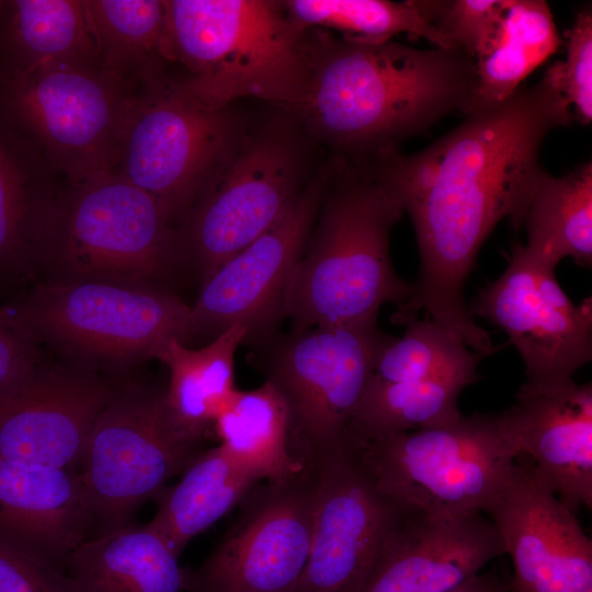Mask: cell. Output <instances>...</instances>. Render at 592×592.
Returning a JSON list of instances; mask_svg holds the SVG:
<instances>
[{
    "instance_id": "obj_1",
    "label": "cell",
    "mask_w": 592,
    "mask_h": 592,
    "mask_svg": "<svg viewBox=\"0 0 592 592\" xmlns=\"http://www.w3.org/2000/svg\"><path fill=\"white\" fill-rule=\"evenodd\" d=\"M572 118L570 105L543 76L501 103L469 111L462 124L417 153L377 157L385 182L413 224L420 254L412 296L394 318L423 309L485 357L499 350L475 322L464 286L494 226L503 218L514 229L523 226L544 173L542 144Z\"/></svg>"
},
{
    "instance_id": "obj_2",
    "label": "cell",
    "mask_w": 592,
    "mask_h": 592,
    "mask_svg": "<svg viewBox=\"0 0 592 592\" xmlns=\"http://www.w3.org/2000/svg\"><path fill=\"white\" fill-rule=\"evenodd\" d=\"M310 30L308 83L288 112L312 143L329 146L335 157L397 151L446 114L471 109L475 61L460 49L358 43Z\"/></svg>"
},
{
    "instance_id": "obj_3",
    "label": "cell",
    "mask_w": 592,
    "mask_h": 592,
    "mask_svg": "<svg viewBox=\"0 0 592 592\" xmlns=\"http://www.w3.org/2000/svg\"><path fill=\"white\" fill-rule=\"evenodd\" d=\"M333 172L303 254L285 289L283 315L292 330L377 321L382 305L397 311L413 282L395 271L389 250L403 214L385 182L377 157L334 156Z\"/></svg>"
},
{
    "instance_id": "obj_4",
    "label": "cell",
    "mask_w": 592,
    "mask_h": 592,
    "mask_svg": "<svg viewBox=\"0 0 592 592\" xmlns=\"http://www.w3.org/2000/svg\"><path fill=\"white\" fill-rule=\"evenodd\" d=\"M168 83L213 110L254 98L291 111L310 72L311 30L282 1L164 0Z\"/></svg>"
},
{
    "instance_id": "obj_5",
    "label": "cell",
    "mask_w": 592,
    "mask_h": 592,
    "mask_svg": "<svg viewBox=\"0 0 592 592\" xmlns=\"http://www.w3.org/2000/svg\"><path fill=\"white\" fill-rule=\"evenodd\" d=\"M181 264L167 210L110 171L60 184L41 224L31 270L48 269L49 281L157 286Z\"/></svg>"
},
{
    "instance_id": "obj_6",
    "label": "cell",
    "mask_w": 592,
    "mask_h": 592,
    "mask_svg": "<svg viewBox=\"0 0 592 592\" xmlns=\"http://www.w3.org/2000/svg\"><path fill=\"white\" fill-rule=\"evenodd\" d=\"M312 146L285 110L247 129L177 227L182 264L201 284L286 212L314 175Z\"/></svg>"
},
{
    "instance_id": "obj_7",
    "label": "cell",
    "mask_w": 592,
    "mask_h": 592,
    "mask_svg": "<svg viewBox=\"0 0 592 592\" xmlns=\"http://www.w3.org/2000/svg\"><path fill=\"white\" fill-rule=\"evenodd\" d=\"M0 309L27 340L54 345L90 372L157 358L172 339L190 342L191 306L158 286L48 281Z\"/></svg>"
},
{
    "instance_id": "obj_8",
    "label": "cell",
    "mask_w": 592,
    "mask_h": 592,
    "mask_svg": "<svg viewBox=\"0 0 592 592\" xmlns=\"http://www.w3.org/2000/svg\"><path fill=\"white\" fill-rule=\"evenodd\" d=\"M348 449L382 493L436 516L482 513L521 456L505 411L463 415Z\"/></svg>"
},
{
    "instance_id": "obj_9",
    "label": "cell",
    "mask_w": 592,
    "mask_h": 592,
    "mask_svg": "<svg viewBox=\"0 0 592 592\" xmlns=\"http://www.w3.org/2000/svg\"><path fill=\"white\" fill-rule=\"evenodd\" d=\"M388 338L375 321L272 333L258 343L264 382L287 409L291 454L304 468L315 471L345 448L346 429Z\"/></svg>"
},
{
    "instance_id": "obj_10",
    "label": "cell",
    "mask_w": 592,
    "mask_h": 592,
    "mask_svg": "<svg viewBox=\"0 0 592 592\" xmlns=\"http://www.w3.org/2000/svg\"><path fill=\"white\" fill-rule=\"evenodd\" d=\"M138 89L99 69L0 71V119L32 140L67 182L113 171Z\"/></svg>"
},
{
    "instance_id": "obj_11",
    "label": "cell",
    "mask_w": 592,
    "mask_h": 592,
    "mask_svg": "<svg viewBox=\"0 0 592 592\" xmlns=\"http://www.w3.org/2000/svg\"><path fill=\"white\" fill-rule=\"evenodd\" d=\"M247 129L231 106L208 109L167 81L144 86L129 105L113 171L153 196L178 227Z\"/></svg>"
},
{
    "instance_id": "obj_12",
    "label": "cell",
    "mask_w": 592,
    "mask_h": 592,
    "mask_svg": "<svg viewBox=\"0 0 592 592\" xmlns=\"http://www.w3.org/2000/svg\"><path fill=\"white\" fill-rule=\"evenodd\" d=\"M163 394L117 388L94 421L80 477L96 535L132 524L138 509L202 452L169 420Z\"/></svg>"
},
{
    "instance_id": "obj_13",
    "label": "cell",
    "mask_w": 592,
    "mask_h": 592,
    "mask_svg": "<svg viewBox=\"0 0 592 592\" xmlns=\"http://www.w3.org/2000/svg\"><path fill=\"white\" fill-rule=\"evenodd\" d=\"M316 471L260 482L209 556L184 570V592H294L311 535Z\"/></svg>"
},
{
    "instance_id": "obj_14",
    "label": "cell",
    "mask_w": 592,
    "mask_h": 592,
    "mask_svg": "<svg viewBox=\"0 0 592 592\" xmlns=\"http://www.w3.org/2000/svg\"><path fill=\"white\" fill-rule=\"evenodd\" d=\"M334 159L321 167L281 218L220 265L201 284L190 310V342L216 338L227 328H248L246 341L259 343L284 317L288 280L300 259L330 182Z\"/></svg>"
},
{
    "instance_id": "obj_15",
    "label": "cell",
    "mask_w": 592,
    "mask_h": 592,
    "mask_svg": "<svg viewBox=\"0 0 592 592\" xmlns=\"http://www.w3.org/2000/svg\"><path fill=\"white\" fill-rule=\"evenodd\" d=\"M501 328L520 353L526 380L572 378L592 360V298L576 305L558 284L555 270L524 244L512 246L504 272L468 304Z\"/></svg>"
},
{
    "instance_id": "obj_16",
    "label": "cell",
    "mask_w": 592,
    "mask_h": 592,
    "mask_svg": "<svg viewBox=\"0 0 592 592\" xmlns=\"http://www.w3.org/2000/svg\"><path fill=\"white\" fill-rule=\"evenodd\" d=\"M316 473L309 551L294 592H358L409 508L382 493L348 448Z\"/></svg>"
},
{
    "instance_id": "obj_17",
    "label": "cell",
    "mask_w": 592,
    "mask_h": 592,
    "mask_svg": "<svg viewBox=\"0 0 592 592\" xmlns=\"http://www.w3.org/2000/svg\"><path fill=\"white\" fill-rule=\"evenodd\" d=\"M483 513L511 557V592L592 590V543L532 462L515 460Z\"/></svg>"
},
{
    "instance_id": "obj_18",
    "label": "cell",
    "mask_w": 592,
    "mask_h": 592,
    "mask_svg": "<svg viewBox=\"0 0 592 592\" xmlns=\"http://www.w3.org/2000/svg\"><path fill=\"white\" fill-rule=\"evenodd\" d=\"M116 389L94 372L38 362L0 391V459L73 469L82 463L94 421Z\"/></svg>"
},
{
    "instance_id": "obj_19",
    "label": "cell",
    "mask_w": 592,
    "mask_h": 592,
    "mask_svg": "<svg viewBox=\"0 0 592 592\" xmlns=\"http://www.w3.org/2000/svg\"><path fill=\"white\" fill-rule=\"evenodd\" d=\"M503 554L481 512L436 516L408 509L358 592H448Z\"/></svg>"
},
{
    "instance_id": "obj_20",
    "label": "cell",
    "mask_w": 592,
    "mask_h": 592,
    "mask_svg": "<svg viewBox=\"0 0 592 592\" xmlns=\"http://www.w3.org/2000/svg\"><path fill=\"white\" fill-rule=\"evenodd\" d=\"M521 455L574 514L592 506V385L526 380L505 411Z\"/></svg>"
},
{
    "instance_id": "obj_21",
    "label": "cell",
    "mask_w": 592,
    "mask_h": 592,
    "mask_svg": "<svg viewBox=\"0 0 592 592\" xmlns=\"http://www.w3.org/2000/svg\"><path fill=\"white\" fill-rule=\"evenodd\" d=\"M93 519L75 469H44L0 459V542L64 571Z\"/></svg>"
},
{
    "instance_id": "obj_22",
    "label": "cell",
    "mask_w": 592,
    "mask_h": 592,
    "mask_svg": "<svg viewBox=\"0 0 592 592\" xmlns=\"http://www.w3.org/2000/svg\"><path fill=\"white\" fill-rule=\"evenodd\" d=\"M100 69L84 0H3L0 71Z\"/></svg>"
},
{
    "instance_id": "obj_23",
    "label": "cell",
    "mask_w": 592,
    "mask_h": 592,
    "mask_svg": "<svg viewBox=\"0 0 592 592\" xmlns=\"http://www.w3.org/2000/svg\"><path fill=\"white\" fill-rule=\"evenodd\" d=\"M64 572L75 592H184L179 557L148 524L86 539Z\"/></svg>"
},
{
    "instance_id": "obj_24",
    "label": "cell",
    "mask_w": 592,
    "mask_h": 592,
    "mask_svg": "<svg viewBox=\"0 0 592 592\" xmlns=\"http://www.w3.org/2000/svg\"><path fill=\"white\" fill-rule=\"evenodd\" d=\"M26 136L0 119V281L31 271L42 220L60 184Z\"/></svg>"
},
{
    "instance_id": "obj_25",
    "label": "cell",
    "mask_w": 592,
    "mask_h": 592,
    "mask_svg": "<svg viewBox=\"0 0 592 592\" xmlns=\"http://www.w3.org/2000/svg\"><path fill=\"white\" fill-rule=\"evenodd\" d=\"M247 335L248 328L236 323L197 350L172 339L159 353L157 358L170 375L163 394L166 411L173 426L187 440L200 444L236 390L235 354Z\"/></svg>"
},
{
    "instance_id": "obj_26",
    "label": "cell",
    "mask_w": 592,
    "mask_h": 592,
    "mask_svg": "<svg viewBox=\"0 0 592 592\" xmlns=\"http://www.w3.org/2000/svg\"><path fill=\"white\" fill-rule=\"evenodd\" d=\"M261 481L219 445L202 451L180 481L155 498L158 509L148 526L180 557L192 538L238 506Z\"/></svg>"
},
{
    "instance_id": "obj_27",
    "label": "cell",
    "mask_w": 592,
    "mask_h": 592,
    "mask_svg": "<svg viewBox=\"0 0 592 592\" xmlns=\"http://www.w3.org/2000/svg\"><path fill=\"white\" fill-rule=\"evenodd\" d=\"M561 37L543 0H504L494 33L474 59L471 110L512 96L537 67L554 55Z\"/></svg>"
},
{
    "instance_id": "obj_28",
    "label": "cell",
    "mask_w": 592,
    "mask_h": 592,
    "mask_svg": "<svg viewBox=\"0 0 592 592\" xmlns=\"http://www.w3.org/2000/svg\"><path fill=\"white\" fill-rule=\"evenodd\" d=\"M479 376L439 375L389 383L372 376L345 432V448L462 417L458 397Z\"/></svg>"
},
{
    "instance_id": "obj_29",
    "label": "cell",
    "mask_w": 592,
    "mask_h": 592,
    "mask_svg": "<svg viewBox=\"0 0 592 592\" xmlns=\"http://www.w3.org/2000/svg\"><path fill=\"white\" fill-rule=\"evenodd\" d=\"M213 431L219 446L262 480L283 482L304 469L289 451L285 402L267 382L236 389L215 417Z\"/></svg>"
},
{
    "instance_id": "obj_30",
    "label": "cell",
    "mask_w": 592,
    "mask_h": 592,
    "mask_svg": "<svg viewBox=\"0 0 592 592\" xmlns=\"http://www.w3.org/2000/svg\"><path fill=\"white\" fill-rule=\"evenodd\" d=\"M100 69L135 88L166 79L164 0H84Z\"/></svg>"
},
{
    "instance_id": "obj_31",
    "label": "cell",
    "mask_w": 592,
    "mask_h": 592,
    "mask_svg": "<svg viewBox=\"0 0 592 592\" xmlns=\"http://www.w3.org/2000/svg\"><path fill=\"white\" fill-rule=\"evenodd\" d=\"M523 226L525 248L540 263L555 270L563 258L592 264V163L576 167L562 177L542 174L528 203Z\"/></svg>"
},
{
    "instance_id": "obj_32",
    "label": "cell",
    "mask_w": 592,
    "mask_h": 592,
    "mask_svg": "<svg viewBox=\"0 0 592 592\" xmlns=\"http://www.w3.org/2000/svg\"><path fill=\"white\" fill-rule=\"evenodd\" d=\"M288 15L305 29L335 31L348 41L377 44L398 34L454 48L433 23L432 0H285Z\"/></svg>"
},
{
    "instance_id": "obj_33",
    "label": "cell",
    "mask_w": 592,
    "mask_h": 592,
    "mask_svg": "<svg viewBox=\"0 0 592 592\" xmlns=\"http://www.w3.org/2000/svg\"><path fill=\"white\" fill-rule=\"evenodd\" d=\"M566 57L547 68L545 77L572 106V116L587 125L592 121V13L580 10L566 34Z\"/></svg>"
},
{
    "instance_id": "obj_34",
    "label": "cell",
    "mask_w": 592,
    "mask_h": 592,
    "mask_svg": "<svg viewBox=\"0 0 592 592\" xmlns=\"http://www.w3.org/2000/svg\"><path fill=\"white\" fill-rule=\"evenodd\" d=\"M504 0L432 1L433 23L449 41L475 59L498 25Z\"/></svg>"
},
{
    "instance_id": "obj_35",
    "label": "cell",
    "mask_w": 592,
    "mask_h": 592,
    "mask_svg": "<svg viewBox=\"0 0 592 592\" xmlns=\"http://www.w3.org/2000/svg\"><path fill=\"white\" fill-rule=\"evenodd\" d=\"M0 592H75L62 570L0 542Z\"/></svg>"
},
{
    "instance_id": "obj_36",
    "label": "cell",
    "mask_w": 592,
    "mask_h": 592,
    "mask_svg": "<svg viewBox=\"0 0 592 592\" xmlns=\"http://www.w3.org/2000/svg\"><path fill=\"white\" fill-rule=\"evenodd\" d=\"M39 362L36 345L12 328L0 309V391Z\"/></svg>"
},
{
    "instance_id": "obj_37",
    "label": "cell",
    "mask_w": 592,
    "mask_h": 592,
    "mask_svg": "<svg viewBox=\"0 0 592 592\" xmlns=\"http://www.w3.org/2000/svg\"><path fill=\"white\" fill-rule=\"evenodd\" d=\"M448 592H510L498 570L477 573Z\"/></svg>"
},
{
    "instance_id": "obj_38",
    "label": "cell",
    "mask_w": 592,
    "mask_h": 592,
    "mask_svg": "<svg viewBox=\"0 0 592 592\" xmlns=\"http://www.w3.org/2000/svg\"><path fill=\"white\" fill-rule=\"evenodd\" d=\"M2 5H3V0H0V15H1V11H2Z\"/></svg>"
},
{
    "instance_id": "obj_39",
    "label": "cell",
    "mask_w": 592,
    "mask_h": 592,
    "mask_svg": "<svg viewBox=\"0 0 592 592\" xmlns=\"http://www.w3.org/2000/svg\"><path fill=\"white\" fill-rule=\"evenodd\" d=\"M588 592H592V590L588 591Z\"/></svg>"
},
{
    "instance_id": "obj_40",
    "label": "cell",
    "mask_w": 592,
    "mask_h": 592,
    "mask_svg": "<svg viewBox=\"0 0 592 592\" xmlns=\"http://www.w3.org/2000/svg\"><path fill=\"white\" fill-rule=\"evenodd\" d=\"M511 592V591H510Z\"/></svg>"
}]
</instances>
